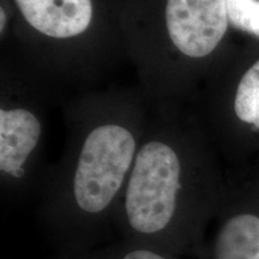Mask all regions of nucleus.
I'll list each match as a JSON object with an SVG mask.
<instances>
[{
    "instance_id": "1",
    "label": "nucleus",
    "mask_w": 259,
    "mask_h": 259,
    "mask_svg": "<svg viewBox=\"0 0 259 259\" xmlns=\"http://www.w3.org/2000/svg\"><path fill=\"white\" fill-rule=\"evenodd\" d=\"M150 102L139 87L82 92L65 105L66 138L38 190V218L57 255H74L111 238L147 128Z\"/></svg>"
},
{
    "instance_id": "2",
    "label": "nucleus",
    "mask_w": 259,
    "mask_h": 259,
    "mask_svg": "<svg viewBox=\"0 0 259 259\" xmlns=\"http://www.w3.org/2000/svg\"><path fill=\"white\" fill-rule=\"evenodd\" d=\"M223 190L189 102L150 103V114L113 226L120 239L204 259L206 228Z\"/></svg>"
},
{
    "instance_id": "3",
    "label": "nucleus",
    "mask_w": 259,
    "mask_h": 259,
    "mask_svg": "<svg viewBox=\"0 0 259 259\" xmlns=\"http://www.w3.org/2000/svg\"><path fill=\"white\" fill-rule=\"evenodd\" d=\"M229 27L226 0H125L126 59L148 101L190 102Z\"/></svg>"
},
{
    "instance_id": "4",
    "label": "nucleus",
    "mask_w": 259,
    "mask_h": 259,
    "mask_svg": "<svg viewBox=\"0 0 259 259\" xmlns=\"http://www.w3.org/2000/svg\"><path fill=\"white\" fill-rule=\"evenodd\" d=\"M8 44L61 89H94L126 59L125 0H8Z\"/></svg>"
},
{
    "instance_id": "5",
    "label": "nucleus",
    "mask_w": 259,
    "mask_h": 259,
    "mask_svg": "<svg viewBox=\"0 0 259 259\" xmlns=\"http://www.w3.org/2000/svg\"><path fill=\"white\" fill-rule=\"evenodd\" d=\"M63 89L14 48L0 56V186L3 198L19 202L37 194L44 164L48 109Z\"/></svg>"
},
{
    "instance_id": "6",
    "label": "nucleus",
    "mask_w": 259,
    "mask_h": 259,
    "mask_svg": "<svg viewBox=\"0 0 259 259\" xmlns=\"http://www.w3.org/2000/svg\"><path fill=\"white\" fill-rule=\"evenodd\" d=\"M204 259H259V196L228 197L223 191Z\"/></svg>"
},
{
    "instance_id": "7",
    "label": "nucleus",
    "mask_w": 259,
    "mask_h": 259,
    "mask_svg": "<svg viewBox=\"0 0 259 259\" xmlns=\"http://www.w3.org/2000/svg\"><path fill=\"white\" fill-rule=\"evenodd\" d=\"M231 109L236 121L259 131V58L248 65L236 80Z\"/></svg>"
},
{
    "instance_id": "8",
    "label": "nucleus",
    "mask_w": 259,
    "mask_h": 259,
    "mask_svg": "<svg viewBox=\"0 0 259 259\" xmlns=\"http://www.w3.org/2000/svg\"><path fill=\"white\" fill-rule=\"evenodd\" d=\"M51 259H180V257L151 246L120 239L113 244H103L82 253L66 257L56 254Z\"/></svg>"
},
{
    "instance_id": "9",
    "label": "nucleus",
    "mask_w": 259,
    "mask_h": 259,
    "mask_svg": "<svg viewBox=\"0 0 259 259\" xmlns=\"http://www.w3.org/2000/svg\"><path fill=\"white\" fill-rule=\"evenodd\" d=\"M229 25L259 37V0H226Z\"/></svg>"
}]
</instances>
